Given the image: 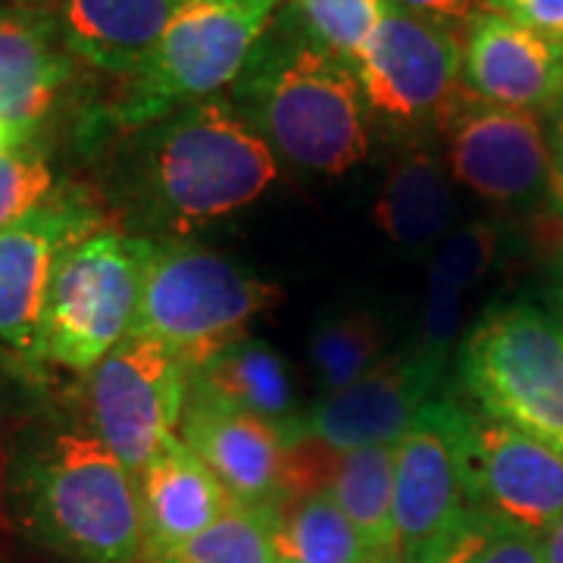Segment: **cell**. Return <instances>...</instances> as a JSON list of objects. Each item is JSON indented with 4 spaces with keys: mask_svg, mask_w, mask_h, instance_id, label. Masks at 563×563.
Wrapping results in <instances>:
<instances>
[{
    "mask_svg": "<svg viewBox=\"0 0 563 563\" xmlns=\"http://www.w3.org/2000/svg\"><path fill=\"white\" fill-rule=\"evenodd\" d=\"M0 504L25 542L63 563H141L135 476L79 420L29 417L7 444Z\"/></svg>",
    "mask_w": 563,
    "mask_h": 563,
    "instance_id": "obj_1",
    "label": "cell"
},
{
    "mask_svg": "<svg viewBox=\"0 0 563 563\" xmlns=\"http://www.w3.org/2000/svg\"><path fill=\"white\" fill-rule=\"evenodd\" d=\"M135 132L122 185L132 213L157 232L232 217L279 179V157L232 103H195Z\"/></svg>",
    "mask_w": 563,
    "mask_h": 563,
    "instance_id": "obj_2",
    "label": "cell"
},
{
    "mask_svg": "<svg viewBox=\"0 0 563 563\" xmlns=\"http://www.w3.org/2000/svg\"><path fill=\"white\" fill-rule=\"evenodd\" d=\"M232 107L279 161L310 176H342L369 154L357 73L276 20L232 85Z\"/></svg>",
    "mask_w": 563,
    "mask_h": 563,
    "instance_id": "obj_3",
    "label": "cell"
},
{
    "mask_svg": "<svg viewBox=\"0 0 563 563\" xmlns=\"http://www.w3.org/2000/svg\"><path fill=\"white\" fill-rule=\"evenodd\" d=\"M279 301V288L210 247L151 244L135 332L157 339L191 373Z\"/></svg>",
    "mask_w": 563,
    "mask_h": 563,
    "instance_id": "obj_4",
    "label": "cell"
},
{
    "mask_svg": "<svg viewBox=\"0 0 563 563\" xmlns=\"http://www.w3.org/2000/svg\"><path fill=\"white\" fill-rule=\"evenodd\" d=\"M279 7L282 0H185L154 54L125 81L113 122L144 129L176 110L217 101L239 81Z\"/></svg>",
    "mask_w": 563,
    "mask_h": 563,
    "instance_id": "obj_5",
    "label": "cell"
},
{
    "mask_svg": "<svg viewBox=\"0 0 563 563\" xmlns=\"http://www.w3.org/2000/svg\"><path fill=\"white\" fill-rule=\"evenodd\" d=\"M485 417L563 451V322L536 303L485 313L457 357Z\"/></svg>",
    "mask_w": 563,
    "mask_h": 563,
    "instance_id": "obj_6",
    "label": "cell"
},
{
    "mask_svg": "<svg viewBox=\"0 0 563 563\" xmlns=\"http://www.w3.org/2000/svg\"><path fill=\"white\" fill-rule=\"evenodd\" d=\"M154 239L101 229L54 266L41 320V357L91 373L132 332Z\"/></svg>",
    "mask_w": 563,
    "mask_h": 563,
    "instance_id": "obj_7",
    "label": "cell"
},
{
    "mask_svg": "<svg viewBox=\"0 0 563 563\" xmlns=\"http://www.w3.org/2000/svg\"><path fill=\"white\" fill-rule=\"evenodd\" d=\"M354 73L366 113L395 132L444 125L470 95L463 88L461 35L444 22L422 20L398 7H385Z\"/></svg>",
    "mask_w": 563,
    "mask_h": 563,
    "instance_id": "obj_8",
    "label": "cell"
},
{
    "mask_svg": "<svg viewBox=\"0 0 563 563\" xmlns=\"http://www.w3.org/2000/svg\"><path fill=\"white\" fill-rule=\"evenodd\" d=\"M188 379L169 347L135 329L88 373V426L132 476L179 439Z\"/></svg>",
    "mask_w": 563,
    "mask_h": 563,
    "instance_id": "obj_9",
    "label": "cell"
},
{
    "mask_svg": "<svg viewBox=\"0 0 563 563\" xmlns=\"http://www.w3.org/2000/svg\"><path fill=\"white\" fill-rule=\"evenodd\" d=\"M95 232H101V210L79 188L54 191L32 213L0 229V347L32 369L44 366L41 320L54 266Z\"/></svg>",
    "mask_w": 563,
    "mask_h": 563,
    "instance_id": "obj_10",
    "label": "cell"
},
{
    "mask_svg": "<svg viewBox=\"0 0 563 563\" xmlns=\"http://www.w3.org/2000/svg\"><path fill=\"white\" fill-rule=\"evenodd\" d=\"M466 501L544 539L563 517V451L463 407Z\"/></svg>",
    "mask_w": 563,
    "mask_h": 563,
    "instance_id": "obj_11",
    "label": "cell"
},
{
    "mask_svg": "<svg viewBox=\"0 0 563 563\" xmlns=\"http://www.w3.org/2000/svg\"><path fill=\"white\" fill-rule=\"evenodd\" d=\"M463 404L439 395L395 442V558L420 563L470 507L461 448Z\"/></svg>",
    "mask_w": 563,
    "mask_h": 563,
    "instance_id": "obj_12",
    "label": "cell"
},
{
    "mask_svg": "<svg viewBox=\"0 0 563 563\" xmlns=\"http://www.w3.org/2000/svg\"><path fill=\"white\" fill-rule=\"evenodd\" d=\"M444 166L488 203L520 207L548 191L551 147L539 113L510 110L466 95L444 122Z\"/></svg>",
    "mask_w": 563,
    "mask_h": 563,
    "instance_id": "obj_13",
    "label": "cell"
},
{
    "mask_svg": "<svg viewBox=\"0 0 563 563\" xmlns=\"http://www.w3.org/2000/svg\"><path fill=\"white\" fill-rule=\"evenodd\" d=\"M442 373L444 363L413 344L385 357L354 385L322 395L301 413V429L332 451L395 444L439 398Z\"/></svg>",
    "mask_w": 563,
    "mask_h": 563,
    "instance_id": "obj_14",
    "label": "cell"
},
{
    "mask_svg": "<svg viewBox=\"0 0 563 563\" xmlns=\"http://www.w3.org/2000/svg\"><path fill=\"white\" fill-rule=\"evenodd\" d=\"M295 426L282 429L276 422L261 420L188 379L179 439L210 466L232 504L276 507L285 501L288 439Z\"/></svg>",
    "mask_w": 563,
    "mask_h": 563,
    "instance_id": "obj_15",
    "label": "cell"
},
{
    "mask_svg": "<svg viewBox=\"0 0 563 563\" xmlns=\"http://www.w3.org/2000/svg\"><path fill=\"white\" fill-rule=\"evenodd\" d=\"M463 88L479 101L548 113L563 101V47L507 16L479 10L466 20Z\"/></svg>",
    "mask_w": 563,
    "mask_h": 563,
    "instance_id": "obj_16",
    "label": "cell"
},
{
    "mask_svg": "<svg viewBox=\"0 0 563 563\" xmlns=\"http://www.w3.org/2000/svg\"><path fill=\"white\" fill-rule=\"evenodd\" d=\"M76 73L73 54L47 13L0 3V122L16 144H32Z\"/></svg>",
    "mask_w": 563,
    "mask_h": 563,
    "instance_id": "obj_17",
    "label": "cell"
},
{
    "mask_svg": "<svg viewBox=\"0 0 563 563\" xmlns=\"http://www.w3.org/2000/svg\"><path fill=\"white\" fill-rule=\"evenodd\" d=\"M185 0H25L47 13L73 60L110 76H135Z\"/></svg>",
    "mask_w": 563,
    "mask_h": 563,
    "instance_id": "obj_18",
    "label": "cell"
},
{
    "mask_svg": "<svg viewBox=\"0 0 563 563\" xmlns=\"http://www.w3.org/2000/svg\"><path fill=\"white\" fill-rule=\"evenodd\" d=\"M144 523V558L201 536L232 507L210 466L181 442L163 448L135 476Z\"/></svg>",
    "mask_w": 563,
    "mask_h": 563,
    "instance_id": "obj_19",
    "label": "cell"
},
{
    "mask_svg": "<svg viewBox=\"0 0 563 563\" xmlns=\"http://www.w3.org/2000/svg\"><path fill=\"white\" fill-rule=\"evenodd\" d=\"M454 188L444 161L413 144L391 163L373 207V222L404 254H435L454 222Z\"/></svg>",
    "mask_w": 563,
    "mask_h": 563,
    "instance_id": "obj_20",
    "label": "cell"
},
{
    "mask_svg": "<svg viewBox=\"0 0 563 563\" xmlns=\"http://www.w3.org/2000/svg\"><path fill=\"white\" fill-rule=\"evenodd\" d=\"M501 235L492 222H466L461 229H451L429 266V285H426V303H422V354L448 361V351L461 332L463 295L483 279L498 261Z\"/></svg>",
    "mask_w": 563,
    "mask_h": 563,
    "instance_id": "obj_21",
    "label": "cell"
},
{
    "mask_svg": "<svg viewBox=\"0 0 563 563\" xmlns=\"http://www.w3.org/2000/svg\"><path fill=\"white\" fill-rule=\"evenodd\" d=\"M191 379L213 391L225 404L247 410L261 420L291 429L301 420L295 410V385L282 354L263 339L244 335L225 344L207 363H201Z\"/></svg>",
    "mask_w": 563,
    "mask_h": 563,
    "instance_id": "obj_22",
    "label": "cell"
},
{
    "mask_svg": "<svg viewBox=\"0 0 563 563\" xmlns=\"http://www.w3.org/2000/svg\"><path fill=\"white\" fill-rule=\"evenodd\" d=\"M329 495L361 532L373 558H395V444L339 451Z\"/></svg>",
    "mask_w": 563,
    "mask_h": 563,
    "instance_id": "obj_23",
    "label": "cell"
},
{
    "mask_svg": "<svg viewBox=\"0 0 563 563\" xmlns=\"http://www.w3.org/2000/svg\"><path fill=\"white\" fill-rule=\"evenodd\" d=\"M276 558L279 563H369L373 554L361 532L329 492H313L276 504Z\"/></svg>",
    "mask_w": 563,
    "mask_h": 563,
    "instance_id": "obj_24",
    "label": "cell"
},
{
    "mask_svg": "<svg viewBox=\"0 0 563 563\" xmlns=\"http://www.w3.org/2000/svg\"><path fill=\"white\" fill-rule=\"evenodd\" d=\"M388 325L373 310H339L310 332V363L322 395L342 391L385 361Z\"/></svg>",
    "mask_w": 563,
    "mask_h": 563,
    "instance_id": "obj_25",
    "label": "cell"
},
{
    "mask_svg": "<svg viewBox=\"0 0 563 563\" xmlns=\"http://www.w3.org/2000/svg\"><path fill=\"white\" fill-rule=\"evenodd\" d=\"M385 7V0H282L276 22L354 69L383 22Z\"/></svg>",
    "mask_w": 563,
    "mask_h": 563,
    "instance_id": "obj_26",
    "label": "cell"
},
{
    "mask_svg": "<svg viewBox=\"0 0 563 563\" xmlns=\"http://www.w3.org/2000/svg\"><path fill=\"white\" fill-rule=\"evenodd\" d=\"M273 529L276 507L232 504L201 536L147 554L141 563H279Z\"/></svg>",
    "mask_w": 563,
    "mask_h": 563,
    "instance_id": "obj_27",
    "label": "cell"
},
{
    "mask_svg": "<svg viewBox=\"0 0 563 563\" xmlns=\"http://www.w3.org/2000/svg\"><path fill=\"white\" fill-rule=\"evenodd\" d=\"M420 563H544L542 539L520 526L466 507Z\"/></svg>",
    "mask_w": 563,
    "mask_h": 563,
    "instance_id": "obj_28",
    "label": "cell"
},
{
    "mask_svg": "<svg viewBox=\"0 0 563 563\" xmlns=\"http://www.w3.org/2000/svg\"><path fill=\"white\" fill-rule=\"evenodd\" d=\"M51 195H54V169L35 141L0 154V229L32 213Z\"/></svg>",
    "mask_w": 563,
    "mask_h": 563,
    "instance_id": "obj_29",
    "label": "cell"
},
{
    "mask_svg": "<svg viewBox=\"0 0 563 563\" xmlns=\"http://www.w3.org/2000/svg\"><path fill=\"white\" fill-rule=\"evenodd\" d=\"M41 391V369H32L29 363L0 347V420L25 417Z\"/></svg>",
    "mask_w": 563,
    "mask_h": 563,
    "instance_id": "obj_30",
    "label": "cell"
},
{
    "mask_svg": "<svg viewBox=\"0 0 563 563\" xmlns=\"http://www.w3.org/2000/svg\"><path fill=\"white\" fill-rule=\"evenodd\" d=\"M483 10L507 16L563 47V0H483Z\"/></svg>",
    "mask_w": 563,
    "mask_h": 563,
    "instance_id": "obj_31",
    "label": "cell"
},
{
    "mask_svg": "<svg viewBox=\"0 0 563 563\" xmlns=\"http://www.w3.org/2000/svg\"><path fill=\"white\" fill-rule=\"evenodd\" d=\"M388 7H398L404 13H413L432 22H466L473 13L483 10V0H385Z\"/></svg>",
    "mask_w": 563,
    "mask_h": 563,
    "instance_id": "obj_32",
    "label": "cell"
},
{
    "mask_svg": "<svg viewBox=\"0 0 563 563\" xmlns=\"http://www.w3.org/2000/svg\"><path fill=\"white\" fill-rule=\"evenodd\" d=\"M548 195L563 210V144H554L551 151V169H548Z\"/></svg>",
    "mask_w": 563,
    "mask_h": 563,
    "instance_id": "obj_33",
    "label": "cell"
},
{
    "mask_svg": "<svg viewBox=\"0 0 563 563\" xmlns=\"http://www.w3.org/2000/svg\"><path fill=\"white\" fill-rule=\"evenodd\" d=\"M544 563H563V517L551 526V532L542 539Z\"/></svg>",
    "mask_w": 563,
    "mask_h": 563,
    "instance_id": "obj_34",
    "label": "cell"
},
{
    "mask_svg": "<svg viewBox=\"0 0 563 563\" xmlns=\"http://www.w3.org/2000/svg\"><path fill=\"white\" fill-rule=\"evenodd\" d=\"M10 147H20V144H16V139L10 135V129L0 122V154H3V151H10Z\"/></svg>",
    "mask_w": 563,
    "mask_h": 563,
    "instance_id": "obj_35",
    "label": "cell"
},
{
    "mask_svg": "<svg viewBox=\"0 0 563 563\" xmlns=\"http://www.w3.org/2000/svg\"><path fill=\"white\" fill-rule=\"evenodd\" d=\"M558 144H563V101L558 107Z\"/></svg>",
    "mask_w": 563,
    "mask_h": 563,
    "instance_id": "obj_36",
    "label": "cell"
},
{
    "mask_svg": "<svg viewBox=\"0 0 563 563\" xmlns=\"http://www.w3.org/2000/svg\"><path fill=\"white\" fill-rule=\"evenodd\" d=\"M369 563H404V561H398V558H373Z\"/></svg>",
    "mask_w": 563,
    "mask_h": 563,
    "instance_id": "obj_37",
    "label": "cell"
},
{
    "mask_svg": "<svg viewBox=\"0 0 563 563\" xmlns=\"http://www.w3.org/2000/svg\"><path fill=\"white\" fill-rule=\"evenodd\" d=\"M0 3H25V0H0Z\"/></svg>",
    "mask_w": 563,
    "mask_h": 563,
    "instance_id": "obj_38",
    "label": "cell"
},
{
    "mask_svg": "<svg viewBox=\"0 0 563 563\" xmlns=\"http://www.w3.org/2000/svg\"><path fill=\"white\" fill-rule=\"evenodd\" d=\"M0 466H3V461H0Z\"/></svg>",
    "mask_w": 563,
    "mask_h": 563,
    "instance_id": "obj_39",
    "label": "cell"
}]
</instances>
